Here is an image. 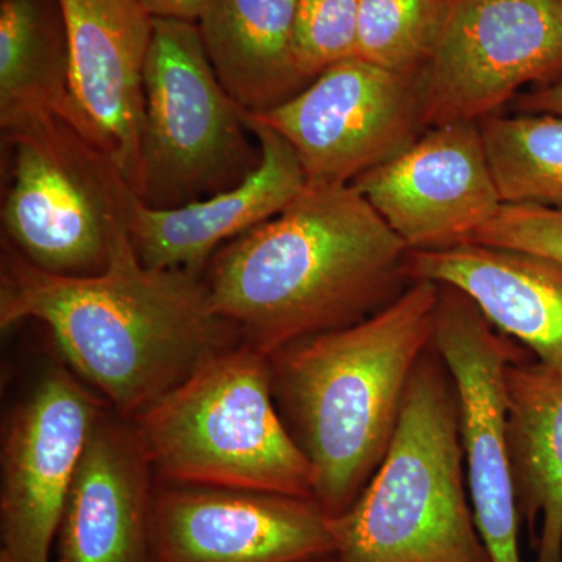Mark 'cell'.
Masks as SVG:
<instances>
[{"label": "cell", "mask_w": 562, "mask_h": 562, "mask_svg": "<svg viewBox=\"0 0 562 562\" xmlns=\"http://www.w3.org/2000/svg\"><path fill=\"white\" fill-rule=\"evenodd\" d=\"M25 321L46 325L72 372L128 420L241 342L201 273L143 265L128 233L87 277L43 271L2 241L0 327Z\"/></svg>", "instance_id": "6da1fadb"}, {"label": "cell", "mask_w": 562, "mask_h": 562, "mask_svg": "<svg viewBox=\"0 0 562 562\" xmlns=\"http://www.w3.org/2000/svg\"><path fill=\"white\" fill-rule=\"evenodd\" d=\"M409 249L351 184L308 188L279 216L225 244L203 277L243 344H288L368 319L413 283Z\"/></svg>", "instance_id": "7a4b0ae2"}, {"label": "cell", "mask_w": 562, "mask_h": 562, "mask_svg": "<svg viewBox=\"0 0 562 562\" xmlns=\"http://www.w3.org/2000/svg\"><path fill=\"white\" fill-rule=\"evenodd\" d=\"M439 284L413 281L368 319L269 355L277 406L327 516L353 505L382 464L414 368L432 344Z\"/></svg>", "instance_id": "3957f363"}, {"label": "cell", "mask_w": 562, "mask_h": 562, "mask_svg": "<svg viewBox=\"0 0 562 562\" xmlns=\"http://www.w3.org/2000/svg\"><path fill=\"white\" fill-rule=\"evenodd\" d=\"M331 530L335 562H492L465 491L457 390L432 344L382 464Z\"/></svg>", "instance_id": "277c9868"}, {"label": "cell", "mask_w": 562, "mask_h": 562, "mask_svg": "<svg viewBox=\"0 0 562 562\" xmlns=\"http://www.w3.org/2000/svg\"><path fill=\"white\" fill-rule=\"evenodd\" d=\"M155 480L313 498L312 468L281 419L269 358L213 355L131 419Z\"/></svg>", "instance_id": "5b68a950"}, {"label": "cell", "mask_w": 562, "mask_h": 562, "mask_svg": "<svg viewBox=\"0 0 562 562\" xmlns=\"http://www.w3.org/2000/svg\"><path fill=\"white\" fill-rule=\"evenodd\" d=\"M2 139L11 151L2 241L43 271H105L138 198L114 161L61 116L35 117Z\"/></svg>", "instance_id": "8992f818"}, {"label": "cell", "mask_w": 562, "mask_h": 562, "mask_svg": "<svg viewBox=\"0 0 562 562\" xmlns=\"http://www.w3.org/2000/svg\"><path fill=\"white\" fill-rule=\"evenodd\" d=\"M247 113L221 83L198 22L155 18L144 70L140 201L177 209L243 183L261 161Z\"/></svg>", "instance_id": "52a82bcc"}, {"label": "cell", "mask_w": 562, "mask_h": 562, "mask_svg": "<svg viewBox=\"0 0 562 562\" xmlns=\"http://www.w3.org/2000/svg\"><path fill=\"white\" fill-rule=\"evenodd\" d=\"M250 114L290 143L306 187H344L427 131L425 72H392L349 58L324 70L290 101Z\"/></svg>", "instance_id": "ba28073f"}, {"label": "cell", "mask_w": 562, "mask_h": 562, "mask_svg": "<svg viewBox=\"0 0 562 562\" xmlns=\"http://www.w3.org/2000/svg\"><path fill=\"white\" fill-rule=\"evenodd\" d=\"M560 79L562 0H453L425 69V122H482Z\"/></svg>", "instance_id": "9c48e42d"}, {"label": "cell", "mask_w": 562, "mask_h": 562, "mask_svg": "<svg viewBox=\"0 0 562 562\" xmlns=\"http://www.w3.org/2000/svg\"><path fill=\"white\" fill-rule=\"evenodd\" d=\"M432 346L457 390L462 452L476 527L492 562H522L520 520L506 438L505 373L528 357L475 303L439 284Z\"/></svg>", "instance_id": "30bf717a"}, {"label": "cell", "mask_w": 562, "mask_h": 562, "mask_svg": "<svg viewBox=\"0 0 562 562\" xmlns=\"http://www.w3.org/2000/svg\"><path fill=\"white\" fill-rule=\"evenodd\" d=\"M105 405L52 366L11 414L2 443L0 562H52L77 465Z\"/></svg>", "instance_id": "8fae6325"}, {"label": "cell", "mask_w": 562, "mask_h": 562, "mask_svg": "<svg viewBox=\"0 0 562 562\" xmlns=\"http://www.w3.org/2000/svg\"><path fill=\"white\" fill-rule=\"evenodd\" d=\"M151 562H313L335 554L314 498L155 482Z\"/></svg>", "instance_id": "7c38bea8"}, {"label": "cell", "mask_w": 562, "mask_h": 562, "mask_svg": "<svg viewBox=\"0 0 562 562\" xmlns=\"http://www.w3.org/2000/svg\"><path fill=\"white\" fill-rule=\"evenodd\" d=\"M409 250L472 241L503 203L480 122L432 125L394 158L351 181Z\"/></svg>", "instance_id": "4fadbf2b"}, {"label": "cell", "mask_w": 562, "mask_h": 562, "mask_svg": "<svg viewBox=\"0 0 562 562\" xmlns=\"http://www.w3.org/2000/svg\"><path fill=\"white\" fill-rule=\"evenodd\" d=\"M69 43L70 95L81 131L138 195L144 70L154 21L139 0H58Z\"/></svg>", "instance_id": "5bb4252c"}, {"label": "cell", "mask_w": 562, "mask_h": 562, "mask_svg": "<svg viewBox=\"0 0 562 562\" xmlns=\"http://www.w3.org/2000/svg\"><path fill=\"white\" fill-rule=\"evenodd\" d=\"M247 121L260 143L261 161L238 187L177 209H150L139 198L133 202L128 236L143 265L202 276L222 244L279 216L306 190L290 143L250 113Z\"/></svg>", "instance_id": "9a60e30c"}, {"label": "cell", "mask_w": 562, "mask_h": 562, "mask_svg": "<svg viewBox=\"0 0 562 562\" xmlns=\"http://www.w3.org/2000/svg\"><path fill=\"white\" fill-rule=\"evenodd\" d=\"M155 482L132 422L103 408L70 483L52 562H151Z\"/></svg>", "instance_id": "2e32d148"}, {"label": "cell", "mask_w": 562, "mask_h": 562, "mask_svg": "<svg viewBox=\"0 0 562 562\" xmlns=\"http://www.w3.org/2000/svg\"><path fill=\"white\" fill-rule=\"evenodd\" d=\"M413 281L447 284L538 361L562 369V261L530 251L461 244L409 250Z\"/></svg>", "instance_id": "e0dca14e"}, {"label": "cell", "mask_w": 562, "mask_h": 562, "mask_svg": "<svg viewBox=\"0 0 562 562\" xmlns=\"http://www.w3.org/2000/svg\"><path fill=\"white\" fill-rule=\"evenodd\" d=\"M506 438L535 562H562V369L530 357L505 373Z\"/></svg>", "instance_id": "ac0fdd59"}, {"label": "cell", "mask_w": 562, "mask_h": 562, "mask_svg": "<svg viewBox=\"0 0 562 562\" xmlns=\"http://www.w3.org/2000/svg\"><path fill=\"white\" fill-rule=\"evenodd\" d=\"M299 0H213L198 22L221 83L249 113L290 101L310 81L295 57Z\"/></svg>", "instance_id": "d6986e66"}, {"label": "cell", "mask_w": 562, "mask_h": 562, "mask_svg": "<svg viewBox=\"0 0 562 562\" xmlns=\"http://www.w3.org/2000/svg\"><path fill=\"white\" fill-rule=\"evenodd\" d=\"M69 43L58 0H0V127L41 116L80 127L70 95Z\"/></svg>", "instance_id": "ffe728a7"}, {"label": "cell", "mask_w": 562, "mask_h": 562, "mask_svg": "<svg viewBox=\"0 0 562 562\" xmlns=\"http://www.w3.org/2000/svg\"><path fill=\"white\" fill-rule=\"evenodd\" d=\"M484 149L505 205L562 211V116L498 113L480 122Z\"/></svg>", "instance_id": "44dd1931"}, {"label": "cell", "mask_w": 562, "mask_h": 562, "mask_svg": "<svg viewBox=\"0 0 562 562\" xmlns=\"http://www.w3.org/2000/svg\"><path fill=\"white\" fill-rule=\"evenodd\" d=\"M452 5L453 0H360L357 57L392 72H425Z\"/></svg>", "instance_id": "7402d4cb"}, {"label": "cell", "mask_w": 562, "mask_h": 562, "mask_svg": "<svg viewBox=\"0 0 562 562\" xmlns=\"http://www.w3.org/2000/svg\"><path fill=\"white\" fill-rule=\"evenodd\" d=\"M360 0H299L295 57L312 83L324 70L357 57Z\"/></svg>", "instance_id": "603a6c76"}, {"label": "cell", "mask_w": 562, "mask_h": 562, "mask_svg": "<svg viewBox=\"0 0 562 562\" xmlns=\"http://www.w3.org/2000/svg\"><path fill=\"white\" fill-rule=\"evenodd\" d=\"M468 244L530 251L562 261V211L532 205H503Z\"/></svg>", "instance_id": "cb8c5ba5"}, {"label": "cell", "mask_w": 562, "mask_h": 562, "mask_svg": "<svg viewBox=\"0 0 562 562\" xmlns=\"http://www.w3.org/2000/svg\"><path fill=\"white\" fill-rule=\"evenodd\" d=\"M516 113H547L562 116V79L547 87L525 91L514 101Z\"/></svg>", "instance_id": "d4e9b609"}, {"label": "cell", "mask_w": 562, "mask_h": 562, "mask_svg": "<svg viewBox=\"0 0 562 562\" xmlns=\"http://www.w3.org/2000/svg\"><path fill=\"white\" fill-rule=\"evenodd\" d=\"M139 2L154 18L199 22L213 0H139Z\"/></svg>", "instance_id": "484cf974"}, {"label": "cell", "mask_w": 562, "mask_h": 562, "mask_svg": "<svg viewBox=\"0 0 562 562\" xmlns=\"http://www.w3.org/2000/svg\"><path fill=\"white\" fill-rule=\"evenodd\" d=\"M313 562H335V558L330 557V558H325V560L313 561Z\"/></svg>", "instance_id": "4316f807"}]
</instances>
